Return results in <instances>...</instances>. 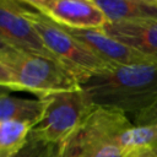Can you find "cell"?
Segmentation results:
<instances>
[{"mask_svg": "<svg viewBox=\"0 0 157 157\" xmlns=\"http://www.w3.org/2000/svg\"><path fill=\"white\" fill-rule=\"evenodd\" d=\"M43 99V115L32 128L29 139L50 144H60L67 139L94 108L80 87L52 93Z\"/></svg>", "mask_w": 157, "mask_h": 157, "instance_id": "cell-5", "label": "cell"}, {"mask_svg": "<svg viewBox=\"0 0 157 157\" xmlns=\"http://www.w3.org/2000/svg\"><path fill=\"white\" fill-rule=\"evenodd\" d=\"M0 43L22 52L55 58L17 0L0 1Z\"/></svg>", "mask_w": 157, "mask_h": 157, "instance_id": "cell-7", "label": "cell"}, {"mask_svg": "<svg viewBox=\"0 0 157 157\" xmlns=\"http://www.w3.org/2000/svg\"><path fill=\"white\" fill-rule=\"evenodd\" d=\"M76 40L82 43L96 56L110 66L114 65H134L144 63H155L146 55L134 50L132 48L115 40L105 34L102 29H75L64 27Z\"/></svg>", "mask_w": 157, "mask_h": 157, "instance_id": "cell-8", "label": "cell"}, {"mask_svg": "<svg viewBox=\"0 0 157 157\" xmlns=\"http://www.w3.org/2000/svg\"><path fill=\"white\" fill-rule=\"evenodd\" d=\"M53 22L75 29H101L108 22L94 0H23Z\"/></svg>", "mask_w": 157, "mask_h": 157, "instance_id": "cell-6", "label": "cell"}, {"mask_svg": "<svg viewBox=\"0 0 157 157\" xmlns=\"http://www.w3.org/2000/svg\"><path fill=\"white\" fill-rule=\"evenodd\" d=\"M32 126L16 120L0 121V157H13L29 139Z\"/></svg>", "mask_w": 157, "mask_h": 157, "instance_id": "cell-13", "label": "cell"}, {"mask_svg": "<svg viewBox=\"0 0 157 157\" xmlns=\"http://www.w3.org/2000/svg\"><path fill=\"white\" fill-rule=\"evenodd\" d=\"M13 157H59V144L31 140Z\"/></svg>", "mask_w": 157, "mask_h": 157, "instance_id": "cell-14", "label": "cell"}, {"mask_svg": "<svg viewBox=\"0 0 157 157\" xmlns=\"http://www.w3.org/2000/svg\"><path fill=\"white\" fill-rule=\"evenodd\" d=\"M140 157H157V148L156 150H152V151H148V152L141 155Z\"/></svg>", "mask_w": 157, "mask_h": 157, "instance_id": "cell-16", "label": "cell"}, {"mask_svg": "<svg viewBox=\"0 0 157 157\" xmlns=\"http://www.w3.org/2000/svg\"><path fill=\"white\" fill-rule=\"evenodd\" d=\"M108 22L157 21V0H94Z\"/></svg>", "mask_w": 157, "mask_h": 157, "instance_id": "cell-10", "label": "cell"}, {"mask_svg": "<svg viewBox=\"0 0 157 157\" xmlns=\"http://www.w3.org/2000/svg\"><path fill=\"white\" fill-rule=\"evenodd\" d=\"M20 5L23 13L40 34L49 52L75 72L78 82L86 76L112 67L76 40L63 26L53 22L25 1H20Z\"/></svg>", "mask_w": 157, "mask_h": 157, "instance_id": "cell-4", "label": "cell"}, {"mask_svg": "<svg viewBox=\"0 0 157 157\" xmlns=\"http://www.w3.org/2000/svg\"><path fill=\"white\" fill-rule=\"evenodd\" d=\"M132 125L121 112L94 107L78 128L59 144V157H134L118 144V136Z\"/></svg>", "mask_w": 157, "mask_h": 157, "instance_id": "cell-3", "label": "cell"}, {"mask_svg": "<svg viewBox=\"0 0 157 157\" xmlns=\"http://www.w3.org/2000/svg\"><path fill=\"white\" fill-rule=\"evenodd\" d=\"M45 108V101L26 99L10 96L7 91L1 90L0 94V121L16 120L29 124L32 128L39 121Z\"/></svg>", "mask_w": 157, "mask_h": 157, "instance_id": "cell-11", "label": "cell"}, {"mask_svg": "<svg viewBox=\"0 0 157 157\" xmlns=\"http://www.w3.org/2000/svg\"><path fill=\"white\" fill-rule=\"evenodd\" d=\"M0 86L5 91H25L43 98L80 87L75 72L59 59L22 52L0 43Z\"/></svg>", "mask_w": 157, "mask_h": 157, "instance_id": "cell-2", "label": "cell"}, {"mask_svg": "<svg viewBox=\"0 0 157 157\" xmlns=\"http://www.w3.org/2000/svg\"><path fill=\"white\" fill-rule=\"evenodd\" d=\"M134 118H135V125H146V124L157 123V103L152 108L135 115Z\"/></svg>", "mask_w": 157, "mask_h": 157, "instance_id": "cell-15", "label": "cell"}, {"mask_svg": "<svg viewBox=\"0 0 157 157\" xmlns=\"http://www.w3.org/2000/svg\"><path fill=\"white\" fill-rule=\"evenodd\" d=\"M80 88L94 107L135 117L157 103V61L114 65L81 78Z\"/></svg>", "mask_w": 157, "mask_h": 157, "instance_id": "cell-1", "label": "cell"}, {"mask_svg": "<svg viewBox=\"0 0 157 157\" xmlns=\"http://www.w3.org/2000/svg\"><path fill=\"white\" fill-rule=\"evenodd\" d=\"M101 29L115 40L157 61V21L107 22Z\"/></svg>", "mask_w": 157, "mask_h": 157, "instance_id": "cell-9", "label": "cell"}, {"mask_svg": "<svg viewBox=\"0 0 157 157\" xmlns=\"http://www.w3.org/2000/svg\"><path fill=\"white\" fill-rule=\"evenodd\" d=\"M119 146L129 155H141L157 148V123L146 125H132L118 136Z\"/></svg>", "mask_w": 157, "mask_h": 157, "instance_id": "cell-12", "label": "cell"}]
</instances>
